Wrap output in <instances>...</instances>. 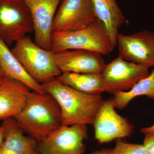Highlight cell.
Masks as SVG:
<instances>
[{
  "label": "cell",
  "mask_w": 154,
  "mask_h": 154,
  "mask_svg": "<svg viewBox=\"0 0 154 154\" xmlns=\"http://www.w3.org/2000/svg\"><path fill=\"white\" fill-rule=\"evenodd\" d=\"M60 82L91 95H100L107 91L101 74L62 73L56 78Z\"/></svg>",
  "instance_id": "17"
},
{
  "label": "cell",
  "mask_w": 154,
  "mask_h": 154,
  "mask_svg": "<svg viewBox=\"0 0 154 154\" xmlns=\"http://www.w3.org/2000/svg\"><path fill=\"white\" fill-rule=\"evenodd\" d=\"M7 128V120L3 121L2 124L0 125V148L5 139Z\"/></svg>",
  "instance_id": "21"
},
{
  "label": "cell",
  "mask_w": 154,
  "mask_h": 154,
  "mask_svg": "<svg viewBox=\"0 0 154 154\" xmlns=\"http://www.w3.org/2000/svg\"><path fill=\"white\" fill-rule=\"evenodd\" d=\"M143 146L148 154H154V134H145Z\"/></svg>",
  "instance_id": "20"
},
{
  "label": "cell",
  "mask_w": 154,
  "mask_h": 154,
  "mask_svg": "<svg viewBox=\"0 0 154 154\" xmlns=\"http://www.w3.org/2000/svg\"><path fill=\"white\" fill-rule=\"evenodd\" d=\"M111 154H148L143 144L125 142L121 139L116 140Z\"/></svg>",
  "instance_id": "19"
},
{
  "label": "cell",
  "mask_w": 154,
  "mask_h": 154,
  "mask_svg": "<svg viewBox=\"0 0 154 154\" xmlns=\"http://www.w3.org/2000/svg\"><path fill=\"white\" fill-rule=\"evenodd\" d=\"M33 31L31 14L23 0H0V38L7 46Z\"/></svg>",
  "instance_id": "5"
},
{
  "label": "cell",
  "mask_w": 154,
  "mask_h": 154,
  "mask_svg": "<svg viewBox=\"0 0 154 154\" xmlns=\"http://www.w3.org/2000/svg\"><path fill=\"white\" fill-rule=\"evenodd\" d=\"M30 10L34 33V42L50 51L53 24L58 6L62 0H23Z\"/></svg>",
  "instance_id": "12"
},
{
  "label": "cell",
  "mask_w": 154,
  "mask_h": 154,
  "mask_svg": "<svg viewBox=\"0 0 154 154\" xmlns=\"http://www.w3.org/2000/svg\"><path fill=\"white\" fill-rule=\"evenodd\" d=\"M11 51L28 74L40 85L62 74L53 60L52 53L36 45L29 36L16 42Z\"/></svg>",
  "instance_id": "4"
},
{
  "label": "cell",
  "mask_w": 154,
  "mask_h": 154,
  "mask_svg": "<svg viewBox=\"0 0 154 154\" xmlns=\"http://www.w3.org/2000/svg\"><path fill=\"white\" fill-rule=\"evenodd\" d=\"M5 76L3 74L2 71V69L0 67V78H2L3 77Z\"/></svg>",
  "instance_id": "24"
},
{
  "label": "cell",
  "mask_w": 154,
  "mask_h": 154,
  "mask_svg": "<svg viewBox=\"0 0 154 154\" xmlns=\"http://www.w3.org/2000/svg\"><path fill=\"white\" fill-rule=\"evenodd\" d=\"M111 99L116 109H124L136 97L146 96L154 99V68L149 74L140 80L129 91L118 92Z\"/></svg>",
  "instance_id": "18"
},
{
  "label": "cell",
  "mask_w": 154,
  "mask_h": 154,
  "mask_svg": "<svg viewBox=\"0 0 154 154\" xmlns=\"http://www.w3.org/2000/svg\"><path fill=\"white\" fill-rule=\"evenodd\" d=\"M14 118L24 132L38 143L62 125L60 107L46 93L30 92L25 107Z\"/></svg>",
  "instance_id": "2"
},
{
  "label": "cell",
  "mask_w": 154,
  "mask_h": 154,
  "mask_svg": "<svg viewBox=\"0 0 154 154\" xmlns=\"http://www.w3.org/2000/svg\"><path fill=\"white\" fill-rule=\"evenodd\" d=\"M41 85L45 93L53 97L60 107L62 125H93L105 101L101 95L85 94L56 79Z\"/></svg>",
  "instance_id": "1"
},
{
  "label": "cell",
  "mask_w": 154,
  "mask_h": 154,
  "mask_svg": "<svg viewBox=\"0 0 154 154\" xmlns=\"http://www.w3.org/2000/svg\"><path fill=\"white\" fill-rule=\"evenodd\" d=\"M87 125H62L38 143L39 154H84L88 138Z\"/></svg>",
  "instance_id": "6"
},
{
  "label": "cell",
  "mask_w": 154,
  "mask_h": 154,
  "mask_svg": "<svg viewBox=\"0 0 154 154\" xmlns=\"http://www.w3.org/2000/svg\"><path fill=\"white\" fill-rule=\"evenodd\" d=\"M97 19L92 0H62L54 19L52 31L81 30Z\"/></svg>",
  "instance_id": "8"
},
{
  "label": "cell",
  "mask_w": 154,
  "mask_h": 154,
  "mask_svg": "<svg viewBox=\"0 0 154 154\" xmlns=\"http://www.w3.org/2000/svg\"><path fill=\"white\" fill-rule=\"evenodd\" d=\"M30 89L23 83L0 78V120L14 118L25 107Z\"/></svg>",
  "instance_id": "13"
},
{
  "label": "cell",
  "mask_w": 154,
  "mask_h": 154,
  "mask_svg": "<svg viewBox=\"0 0 154 154\" xmlns=\"http://www.w3.org/2000/svg\"><path fill=\"white\" fill-rule=\"evenodd\" d=\"M97 19L105 27L114 46L119 29L127 20L116 0H92Z\"/></svg>",
  "instance_id": "16"
},
{
  "label": "cell",
  "mask_w": 154,
  "mask_h": 154,
  "mask_svg": "<svg viewBox=\"0 0 154 154\" xmlns=\"http://www.w3.org/2000/svg\"><path fill=\"white\" fill-rule=\"evenodd\" d=\"M102 55L84 50L52 53L53 60L62 73L101 74L106 65Z\"/></svg>",
  "instance_id": "11"
},
{
  "label": "cell",
  "mask_w": 154,
  "mask_h": 154,
  "mask_svg": "<svg viewBox=\"0 0 154 154\" xmlns=\"http://www.w3.org/2000/svg\"><path fill=\"white\" fill-rule=\"evenodd\" d=\"M111 99L104 101L93 123L95 138L99 143L128 137L133 131V126L128 120L119 114Z\"/></svg>",
  "instance_id": "10"
},
{
  "label": "cell",
  "mask_w": 154,
  "mask_h": 154,
  "mask_svg": "<svg viewBox=\"0 0 154 154\" xmlns=\"http://www.w3.org/2000/svg\"><path fill=\"white\" fill-rule=\"evenodd\" d=\"M5 139L0 148V154H39L38 142L25 135L14 118L6 119Z\"/></svg>",
  "instance_id": "14"
},
{
  "label": "cell",
  "mask_w": 154,
  "mask_h": 154,
  "mask_svg": "<svg viewBox=\"0 0 154 154\" xmlns=\"http://www.w3.org/2000/svg\"><path fill=\"white\" fill-rule=\"evenodd\" d=\"M111 149H103L96 151L91 154H111Z\"/></svg>",
  "instance_id": "23"
},
{
  "label": "cell",
  "mask_w": 154,
  "mask_h": 154,
  "mask_svg": "<svg viewBox=\"0 0 154 154\" xmlns=\"http://www.w3.org/2000/svg\"><path fill=\"white\" fill-rule=\"evenodd\" d=\"M149 68L130 62L118 56L106 64L101 75L106 92L114 95L129 91L149 74Z\"/></svg>",
  "instance_id": "7"
},
{
  "label": "cell",
  "mask_w": 154,
  "mask_h": 154,
  "mask_svg": "<svg viewBox=\"0 0 154 154\" xmlns=\"http://www.w3.org/2000/svg\"><path fill=\"white\" fill-rule=\"evenodd\" d=\"M50 51L84 50L107 55L114 46L106 29L97 19L87 28L70 31H52Z\"/></svg>",
  "instance_id": "3"
},
{
  "label": "cell",
  "mask_w": 154,
  "mask_h": 154,
  "mask_svg": "<svg viewBox=\"0 0 154 154\" xmlns=\"http://www.w3.org/2000/svg\"><path fill=\"white\" fill-rule=\"evenodd\" d=\"M116 44L121 58L149 68L154 67V32L144 30L129 35L118 33Z\"/></svg>",
  "instance_id": "9"
},
{
  "label": "cell",
  "mask_w": 154,
  "mask_h": 154,
  "mask_svg": "<svg viewBox=\"0 0 154 154\" xmlns=\"http://www.w3.org/2000/svg\"><path fill=\"white\" fill-rule=\"evenodd\" d=\"M140 131L144 134H154V124L149 126L142 128H141Z\"/></svg>",
  "instance_id": "22"
},
{
  "label": "cell",
  "mask_w": 154,
  "mask_h": 154,
  "mask_svg": "<svg viewBox=\"0 0 154 154\" xmlns=\"http://www.w3.org/2000/svg\"><path fill=\"white\" fill-rule=\"evenodd\" d=\"M0 67L4 76L23 83L30 90L39 94L45 93L42 86L28 74L8 46L0 38Z\"/></svg>",
  "instance_id": "15"
}]
</instances>
